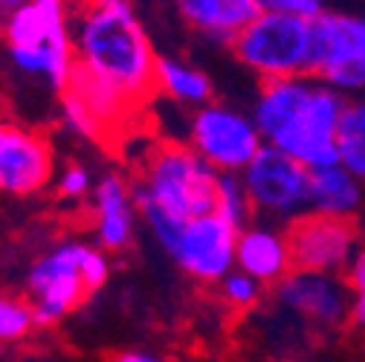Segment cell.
Instances as JSON below:
<instances>
[{"instance_id": "4fadbf2b", "label": "cell", "mask_w": 365, "mask_h": 362, "mask_svg": "<svg viewBox=\"0 0 365 362\" xmlns=\"http://www.w3.org/2000/svg\"><path fill=\"white\" fill-rule=\"evenodd\" d=\"M235 269L252 276L261 284H282L293 273V249L287 229H279L276 223L252 220L238 232L235 247Z\"/></svg>"}, {"instance_id": "d4e9b609", "label": "cell", "mask_w": 365, "mask_h": 362, "mask_svg": "<svg viewBox=\"0 0 365 362\" xmlns=\"http://www.w3.org/2000/svg\"><path fill=\"white\" fill-rule=\"evenodd\" d=\"M61 122L70 133H76V137H81V140H102L105 137V128L81 105V99H76L70 93V90L61 93Z\"/></svg>"}, {"instance_id": "f546056e", "label": "cell", "mask_w": 365, "mask_h": 362, "mask_svg": "<svg viewBox=\"0 0 365 362\" xmlns=\"http://www.w3.org/2000/svg\"><path fill=\"white\" fill-rule=\"evenodd\" d=\"M351 322L356 328H365V287L354 290L351 296Z\"/></svg>"}, {"instance_id": "8fae6325", "label": "cell", "mask_w": 365, "mask_h": 362, "mask_svg": "<svg viewBox=\"0 0 365 362\" xmlns=\"http://www.w3.org/2000/svg\"><path fill=\"white\" fill-rule=\"evenodd\" d=\"M351 296L354 290L345 276L304 273V269H293L276 287V301L284 310L319 328H336L351 319Z\"/></svg>"}, {"instance_id": "5bb4252c", "label": "cell", "mask_w": 365, "mask_h": 362, "mask_svg": "<svg viewBox=\"0 0 365 362\" xmlns=\"http://www.w3.org/2000/svg\"><path fill=\"white\" fill-rule=\"evenodd\" d=\"M93 235L99 249H125L133 241V192L119 174H105L90 192Z\"/></svg>"}, {"instance_id": "9c48e42d", "label": "cell", "mask_w": 365, "mask_h": 362, "mask_svg": "<svg viewBox=\"0 0 365 362\" xmlns=\"http://www.w3.org/2000/svg\"><path fill=\"white\" fill-rule=\"evenodd\" d=\"M287 238L293 249V267L304 273L345 276L351 258L362 247L354 220H334L313 212L287 226Z\"/></svg>"}, {"instance_id": "7a4b0ae2", "label": "cell", "mask_w": 365, "mask_h": 362, "mask_svg": "<svg viewBox=\"0 0 365 362\" xmlns=\"http://www.w3.org/2000/svg\"><path fill=\"white\" fill-rule=\"evenodd\" d=\"M217 180L220 174L189 143H163L151 148L136 186L168 214L189 223L215 214Z\"/></svg>"}, {"instance_id": "6da1fadb", "label": "cell", "mask_w": 365, "mask_h": 362, "mask_svg": "<svg viewBox=\"0 0 365 362\" xmlns=\"http://www.w3.org/2000/svg\"><path fill=\"white\" fill-rule=\"evenodd\" d=\"M76 64L110 81L143 105L157 90V61L148 32L128 0H99L73 9L70 18Z\"/></svg>"}, {"instance_id": "ba28073f", "label": "cell", "mask_w": 365, "mask_h": 362, "mask_svg": "<svg viewBox=\"0 0 365 362\" xmlns=\"http://www.w3.org/2000/svg\"><path fill=\"white\" fill-rule=\"evenodd\" d=\"M81 247L84 244L78 241L58 244L32 264L26 276V290L32 296L38 328H50L61 322L87 296V287L81 281Z\"/></svg>"}, {"instance_id": "4316f807", "label": "cell", "mask_w": 365, "mask_h": 362, "mask_svg": "<svg viewBox=\"0 0 365 362\" xmlns=\"http://www.w3.org/2000/svg\"><path fill=\"white\" fill-rule=\"evenodd\" d=\"M56 186H58V195L67 197V200H78L84 195L93 192V177H90V171L84 165H64L61 174L56 177Z\"/></svg>"}, {"instance_id": "2e32d148", "label": "cell", "mask_w": 365, "mask_h": 362, "mask_svg": "<svg viewBox=\"0 0 365 362\" xmlns=\"http://www.w3.org/2000/svg\"><path fill=\"white\" fill-rule=\"evenodd\" d=\"M313 87H316V81H310V76L261 81L250 116H252L258 133L264 137V143H272L299 116V110L304 108V102L313 93Z\"/></svg>"}, {"instance_id": "52a82bcc", "label": "cell", "mask_w": 365, "mask_h": 362, "mask_svg": "<svg viewBox=\"0 0 365 362\" xmlns=\"http://www.w3.org/2000/svg\"><path fill=\"white\" fill-rule=\"evenodd\" d=\"M348 99L334 87L316 81L310 99L299 116L269 145L282 148L307 171H319L339 162V122Z\"/></svg>"}, {"instance_id": "e0dca14e", "label": "cell", "mask_w": 365, "mask_h": 362, "mask_svg": "<svg viewBox=\"0 0 365 362\" xmlns=\"http://www.w3.org/2000/svg\"><path fill=\"white\" fill-rule=\"evenodd\" d=\"M182 21L212 41L232 43L258 15L261 0H182L177 4Z\"/></svg>"}, {"instance_id": "cb8c5ba5", "label": "cell", "mask_w": 365, "mask_h": 362, "mask_svg": "<svg viewBox=\"0 0 365 362\" xmlns=\"http://www.w3.org/2000/svg\"><path fill=\"white\" fill-rule=\"evenodd\" d=\"M261 296H264V284L255 281L252 276L241 273V269H232V273L220 281V299L232 310H250L261 301Z\"/></svg>"}, {"instance_id": "603a6c76", "label": "cell", "mask_w": 365, "mask_h": 362, "mask_svg": "<svg viewBox=\"0 0 365 362\" xmlns=\"http://www.w3.org/2000/svg\"><path fill=\"white\" fill-rule=\"evenodd\" d=\"M35 310L32 301L21 296H0V342H21L35 331Z\"/></svg>"}, {"instance_id": "484cf974", "label": "cell", "mask_w": 365, "mask_h": 362, "mask_svg": "<svg viewBox=\"0 0 365 362\" xmlns=\"http://www.w3.org/2000/svg\"><path fill=\"white\" fill-rule=\"evenodd\" d=\"M110 276V261H108V252L105 249H96V247H81V281L90 290H99Z\"/></svg>"}, {"instance_id": "8992f818", "label": "cell", "mask_w": 365, "mask_h": 362, "mask_svg": "<svg viewBox=\"0 0 365 362\" xmlns=\"http://www.w3.org/2000/svg\"><path fill=\"white\" fill-rule=\"evenodd\" d=\"M189 145L217 174H241L267 143L250 113L209 102L197 108L189 122Z\"/></svg>"}, {"instance_id": "7c38bea8", "label": "cell", "mask_w": 365, "mask_h": 362, "mask_svg": "<svg viewBox=\"0 0 365 362\" xmlns=\"http://www.w3.org/2000/svg\"><path fill=\"white\" fill-rule=\"evenodd\" d=\"M56 180V157L41 133L6 125L0 145V192L6 195H35Z\"/></svg>"}, {"instance_id": "44dd1931", "label": "cell", "mask_w": 365, "mask_h": 362, "mask_svg": "<svg viewBox=\"0 0 365 362\" xmlns=\"http://www.w3.org/2000/svg\"><path fill=\"white\" fill-rule=\"evenodd\" d=\"M339 162L365 183V96L348 99L339 122Z\"/></svg>"}, {"instance_id": "1f68e13d", "label": "cell", "mask_w": 365, "mask_h": 362, "mask_svg": "<svg viewBox=\"0 0 365 362\" xmlns=\"http://www.w3.org/2000/svg\"><path fill=\"white\" fill-rule=\"evenodd\" d=\"M4 137H6V125H0V145H4Z\"/></svg>"}, {"instance_id": "f1b7e54d", "label": "cell", "mask_w": 365, "mask_h": 362, "mask_svg": "<svg viewBox=\"0 0 365 362\" xmlns=\"http://www.w3.org/2000/svg\"><path fill=\"white\" fill-rule=\"evenodd\" d=\"M345 281L351 284V290L365 287V244L356 249V255L351 258L348 269H345Z\"/></svg>"}, {"instance_id": "ac0fdd59", "label": "cell", "mask_w": 365, "mask_h": 362, "mask_svg": "<svg viewBox=\"0 0 365 362\" xmlns=\"http://www.w3.org/2000/svg\"><path fill=\"white\" fill-rule=\"evenodd\" d=\"M365 203V183L351 174L342 162L310 171V212L334 217V220H354Z\"/></svg>"}, {"instance_id": "83f0119b", "label": "cell", "mask_w": 365, "mask_h": 362, "mask_svg": "<svg viewBox=\"0 0 365 362\" xmlns=\"http://www.w3.org/2000/svg\"><path fill=\"white\" fill-rule=\"evenodd\" d=\"M261 6L269 9V12H282V15L307 21V24H313L319 15L328 9L325 4H319V0H261Z\"/></svg>"}, {"instance_id": "3957f363", "label": "cell", "mask_w": 365, "mask_h": 362, "mask_svg": "<svg viewBox=\"0 0 365 362\" xmlns=\"http://www.w3.org/2000/svg\"><path fill=\"white\" fill-rule=\"evenodd\" d=\"M235 58L261 81L313 73V29L307 21L261 9V15L232 41Z\"/></svg>"}, {"instance_id": "5b68a950", "label": "cell", "mask_w": 365, "mask_h": 362, "mask_svg": "<svg viewBox=\"0 0 365 362\" xmlns=\"http://www.w3.org/2000/svg\"><path fill=\"white\" fill-rule=\"evenodd\" d=\"M252 209L267 223H293L310 212V171L276 145H264L241 171Z\"/></svg>"}, {"instance_id": "4dcf8cb0", "label": "cell", "mask_w": 365, "mask_h": 362, "mask_svg": "<svg viewBox=\"0 0 365 362\" xmlns=\"http://www.w3.org/2000/svg\"><path fill=\"white\" fill-rule=\"evenodd\" d=\"M110 362H165V359L148 351H119L110 356Z\"/></svg>"}, {"instance_id": "ffe728a7", "label": "cell", "mask_w": 365, "mask_h": 362, "mask_svg": "<svg viewBox=\"0 0 365 362\" xmlns=\"http://www.w3.org/2000/svg\"><path fill=\"white\" fill-rule=\"evenodd\" d=\"M157 90L177 105L203 108L212 102V78L203 70L171 56H160L157 61Z\"/></svg>"}, {"instance_id": "d6986e66", "label": "cell", "mask_w": 365, "mask_h": 362, "mask_svg": "<svg viewBox=\"0 0 365 362\" xmlns=\"http://www.w3.org/2000/svg\"><path fill=\"white\" fill-rule=\"evenodd\" d=\"M70 93L76 96V99H81V105L96 116V122L105 128V133L110 130V128H116V125H122L125 122V116H128V110L130 108H136L122 90H116L110 81H105V78H99L96 73H90V70H84L81 64H76V70H73V78H70Z\"/></svg>"}, {"instance_id": "9a60e30c", "label": "cell", "mask_w": 365, "mask_h": 362, "mask_svg": "<svg viewBox=\"0 0 365 362\" xmlns=\"http://www.w3.org/2000/svg\"><path fill=\"white\" fill-rule=\"evenodd\" d=\"M4 38L9 47H53L73 41L70 9L61 0H21L4 21Z\"/></svg>"}, {"instance_id": "7402d4cb", "label": "cell", "mask_w": 365, "mask_h": 362, "mask_svg": "<svg viewBox=\"0 0 365 362\" xmlns=\"http://www.w3.org/2000/svg\"><path fill=\"white\" fill-rule=\"evenodd\" d=\"M215 214L223 217L230 226H235V229L241 232L244 226L252 223V200L247 195V186L241 174H220L217 180V203H215Z\"/></svg>"}, {"instance_id": "30bf717a", "label": "cell", "mask_w": 365, "mask_h": 362, "mask_svg": "<svg viewBox=\"0 0 365 362\" xmlns=\"http://www.w3.org/2000/svg\"><path fill=\"white\" fill-rule=\"evenodd\" d=\"M235 247H238L235 226H230L217 214H206L182 226V232L168 255L192 279L203 284H220L235 269Z\"/></svg>"}, {"instance_id": "277c9868", "label": "cell", "mask_w": 365, "mask_h": 362, "mask_svg": "<svg viewBox=\"0 0 365 362\" xmlns=\"http://www.w3.org/2000/svg\"><path fill=\"white\" fill-rule=\"evenodd\" d=\"M313 73L336 93L365 96V15L325 9L313 24Z\"/></svg>"}]
</instances>
